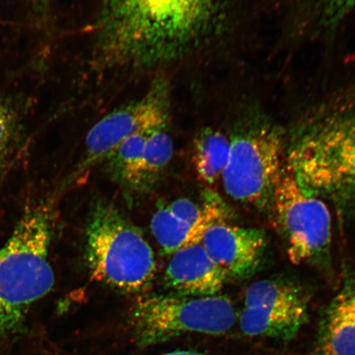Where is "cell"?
I'll return each mask as SVG.
<instances>
[{"mask_svg":"<svg viewBox=\"0 0 355 355\" xmlns=\"http://www.w3.org/2000/svg\"><path fill=\"white\" fill-rule=\"evenodd\" d=\"M163 355H206L202 353L196 352H190V350H181V352H174L168 354H165Z\"/></svg>","mask_w":355,"mask_h":355,"instance_id":"20","label":"cell"},{"mask_svg":"<svg viewBox=\"0 0 355 355\" xmlns=\"http://www.w3.org/2000/svg\"><path fill=\"white\" fill-rule=\"evenodd\" d=\"M272 207L292 263H303L325 254L331 242V212L323 199L304 188L286 166Z\"/></svg>","mask_w":355,"mask_h":355,"instance_id":"7","label":"cell"},{"mask_svg":"<svg viewBox=\"0 0 355 355\" xmlns=\"http://www.w3.org/2000/svg\"><path fill=\"white\" fill-rule=\"evenodd\" d=\"M15 133L13 115L0 101V171L6 166L10 154Z\"/></svg>","mask_w":355,"mask_h":355,"instance_id":"17","label":"cell"},{"mask_svg":"<svg viewBox=\"0 0 355 355\" xmlns=\"http://www.w3.org/2000/svg\"><path fill=\"white\" fill-rule=\"evenodd\" d=\"M318 355H355V286L343 288L324 319Z\"/></svg>","mask_w":355,"mask_h":355,"instance_id":"13","label":"cell"},{"mask_svg":"<svg viewBox=\"0 0 355 355\" xmlns=\"http://www.w3.org/2000/svg\"><path fill=\"white\" fill-rule=\"evenodd\" d=\"M236 316L225 297L152 295L135 302L130 324L137 343L148 346L189 332L222 334L234 325Z\"/></svg>","mask_w":355,"mask_h":355,"instance_id":"6","label":"cell"},{"mask_svg":"<svg viewBox=\"0 0 355 355\" xmlns=\"http://www.w3.org/2000/svg\"><path fill=\"white\" fill-rule=\"evenodd\" d=\"M164 277L166 286L176 295L193 297L216 295L227 281L202 243L172 254Z\"/></svg>","mask_w":355,"mask_h":355,"instance_id":"12","label":"cell"},{"mask_svg":"<svg viewBox=\"0 0 355 355\" xmlns=\"http://www.w3.org/2000/svg\"><path fill=\"white\" fill-rule=\"evenodd\" d=\"M286 155V166L309 192L355 212V109L315 115L295 133Z\"/></svg>","mask_w":355,"mask_h":355,"instance_id":"2","label":"cell"},{"mask_svg":"<svg viewBox=\"0 0 355 355\" xmlns=\"http://www.w3.org/2000/svg\"><path fill=\"white\" fill-rule=\"evenodd\" d=\"M216 4L217 0H103L99 46L119 63L171 60L206 33Z\"/></svg>","mask_w":355,"mask_h":355,"instance_id":"1","label":"cell"},{"mask_svg":"<svg viewBox=\"0 0 355 355\" xmlns=\"http://www.w3.org/2000/svg\"><path fill=\"white\" fill-rule=\"evenodd\" d=\"M170 94L164 80H158L143 98L105 115L88 131L85 152L71 180H80L128 137L166 128Z\"/></svg>","mask_w":355,"mask_h":355,"instance_id":"8","label":"cell"},{"mask_svg":"<svg viewBox=\"0 0 355 355\" xmlns=\"http://www.w3.org/2000/svg\"><path fill=\"white\" fill-rule=\"evenodd\" d=\"M228 216L222 200L208 192L202 206L182 198L159 207L150 221V230L164 254L171 255L191 244L201 243L208 226Z\"/></svg>","mask_w":355,"mask_h":355,"instance_id":"10","label":"cell"},{"mask_svg":"<svg viewBox=\"0 0 355 355\" xmlns=\"http://www.w3.org/2000/svg\"><path fill=\"white\" fill-rule=\"evenodd\" d=\"M211 259L228 279H244L256 272L266 247L264 232L229 223L213 222L201 241Z\"/></svg>","mask_w":355,"mask_h":355,"instance_id":"11","label":"cell"},{"mask_svg":"<svg viewBox=\"0 0 355 355\" xmlns=\"http://www.w3.org/2000/svg\"><path fill=\"white\" fill-rule=\"evenodd\" d=\"M308 316V300L299 287L264 279L248 288L239 324L248 336L290 340Z\"/></svg>","mask_w":355,"mask_h":355,"instance_id":"9","label":"cell"},{"mask_svg":"<svg viewBox=\"0 0 355 355\" xmlns=\"http://www.w3.org/2000/svg\"><path fill=\"white\" fill-rule=\"evenodd\" d=\"M221 180L228 196L243 205L272 207L275 191L285 170V139L278 127L257 121L239 128Z\"/></svg>","mask_w":355,"mask_h":355,"instance_id":"5","label":"cell"},{"mask_svg":"<svg viewBox=\"0 0 355 355\" xmlns=\"http://www.w3.org/2000/svg\"><path fill=\"white\" fill-rule=\"evenodd\" d=\"M230 139L219 131L207 128L197 136L193 144V162L198 179L212 185L221 179L227 164Z\"/></svg>","mask_w":355,"mask_h":355,"instance_id":"14","label":"cell"},{"mask_svg":"<svg viewBox=\"0 0 355 355\" xmlns=\"http://www.w3.org/2000/svg\"><path fill=\"white\" fill-rule=\"evenodd\" d=\"M150 132L128 137L106 158L110 174L118 183L135 189L146 141Z\"/></svg>","mask_w":355,"mask_h":355,"instance_id":"16","label":"cell"},{"mask_svg":"<svg viewBox=\"0 0 355 355\" xmlns=\"http://www.w3.org/2000/svg\"><path fill=\"white\" fill-rule=\"evenodd\" d=\"M174 154V143L166 128L149 133L135 189L146 190L157 183Z\"/></svg>","mask_w":355,"mask_h":355,"instance_id":"15","label":"cell"},{"mask_svg":"<svg viewBox=\"0 0 355 355\" xmlns=\"http://www.w3.org/2000/svg\"><path fill=\"white\" fill-rule=\"evenodd\" d=\"M86 261L93 281L125 293L146 290L157 273L153 248L116 207H93L86 228Z\"/></svg>","mask_w":355,"mask_h":355,"instance_id":"4","label":"cell"},{"mask_svg":"<svg viewBox=\"0 0 355 355\" xmlns=\"http://www.w3.org/2000/svg\"><path fill=\"white\" fill-rule=\"evenodd\" d=\"M53 217L51 204H31L0 248V337L19 331L33 306L55 286Z\"/></svg>","mask_w":355,"mask_h":355,"instance_id":"3","label":"cell"},{"mask_svg":"<svg viewBox=\"0 0 355 355\" xmlns=\"http://www.w3.org/2000/svg\"><path fill=\"white\" fill-rule=\"evenodd\" d=\"M310 3L324 19L329 21L341 19L355 8V0H310Z\"/></svg>","mask_w":355,"mask_h":355,"instance_id":"18","label":"cell"},{"mask_svg":"<svg viewBox=\"0 0 355 355\" xmlns=\"http://www.w3.org/2000/svg\"><path fill=\"white\" fill-rule=\"evenodd\" d=\"M50 2L51 0H35V3H37L39 10L42 13H44L48 10Z\"/></svg>","mask_w":355,"mask_h":355,"instance_id":"19","label":"cell"}]
</instances>
